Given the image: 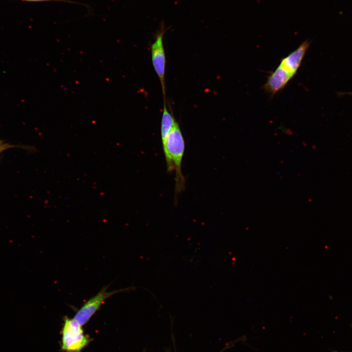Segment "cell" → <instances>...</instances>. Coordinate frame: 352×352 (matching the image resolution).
<instances>
[{
  "mask_svg": "<svg viewBox=\"0 0 352 352\" xmlns=\"http://www.w3.org/2000/svg\"><path fill=\"white\" fill-rule=\"evenodd\" d=\"M168 172L176 171V192L183 190L185 179L181 164L185 150V141L178 123L176 121L169 132L163 148Z\"/></svg>",
  "mask_w": 352,
  "mask_h": 352,
  "instance_id": "obj_1",
  "label": "cell"
},
{
  "mask_svg": "<svg viewBox=\"0 0 352 352\" xmlns=\"http://www.w3.org/2000/svg\"><path fill=\"white\" fill-rule=\"evenodd\" d=\"M82 326L74 318L65 317L62 328V349L66 352H80L89 340L84 334Z\"/></svg>",
  "mask_w": 352,
  "mask_h": 352,
  "instance_id": "obj_2",
  "label": "cell"
},
{
  "mask_svg": "<svg viewBox=\"0 0 352 352\" xmlns=\"http://www.w3.org/2000/svg\"><path fill=\"white\" fill-rule=\"evenodd\" d=\"M166 29L162 23L157 31L154 42L151 46L152 61L154 69L160 80L164 99H165V73L166 57L163 44V37Z\"/></svg>",
  "mask_w": 352,
  "mask_h": 352,
  "instance_id": "obj_3",
  "label": "cell"
},
{
  "mask_svg": "<svg viewBox=\"0 0 352 352\" xmlns=\"http://www.w3.org/2000/svg\"><path fill=\"white\" fill-rule=\"evenodd\" d=\"M108 287H103L96 295L88 300L75 314L73 318L80 325L83 326L86 324L108 298L125 290L108 291Z\"/></svg>",
  "mask_w": 352,
  "mask_h": 352,
  "instance_id": "obj_4",
  "label": "cell"
},
{
  "mask_svg": "<svg viewBox=\"0 0 352 352\" xmlns=\"http://www.w3.org/2000/svg\"><path fill=\"white\" fill-rule=\"evenodd\" d=\"M309 44L308 40L303 42L296 49L283 58L279 66L294 76L301 65Z\"/></svg>",
  "mask_w": 352,
  "mask_h": 352,
  "instance_id": "obj_5",
  "label": "cell"
},
{
  "mask_svg": "<svg viewBox=\"0 0 352 352\" xmlns=\"http://www.w3.org/2000/svg\"><path fill=\"white\" fill-rule=\"evenodd\" d=\"M294 76L279 65L268 77L263 87L271 95L283 89Z\"/></svg>",
  "mask_w": 352,
  "mask_h": 352,
  "instance_id": "obj_6",
  "label": "cell"
},
{
  "mask_svg": "<svg viewBox=\"0 0 352 352\" xmlns=\"http://www.w3.org/2000/svg\"><path fill=\"white\" fill-rule=\"evenodd\" d=\"M176 121L173 114L170 113L166 107V100H164V105L161 123V137L163 148H164L168 135Z\"/></svg>",
  "mask_w": 352,
  "mask_h": 352,
  "instance_id": "obj_7",
  "label": "cell"
},
{
  "mask_svg": "<svg viewBox=\"0 0 352 352\" xmlns=\"http://www.w3.org/2000/svg\"><path fill=\"white\" fill-rule=\"evenodd\" d=\"M26 1L29 2H48V1H56V2H67L73 4H81L87 6V4H85L82 3H80L77 1H73L69 0H21Z\"/></svg>",
  "mask_w": 352,
  "mask_h": 352,
  "instance_id": "obj_8",
  "label": "cell"
},
{
  "mask_svg": "<svg viewBox=\"0 0 352 352\" xmlns=\"http://www.w3.org/2000/svg\"><path fill=\"white\" fill-rule=\"evenodd\" d=\"M1 149H2V148H1L0 145V151Z\"/></svg>",
  "mask_w": 352,
  "mask_h": 352,
  "instance_id": "obj_9",
  "label": "cell"
}]
</instances>
